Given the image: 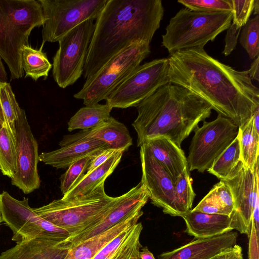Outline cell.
Returning a JSON list of instances; mask_svg holds the SVG:
<instances>
[{
    "instance_id": "obj_1",
    "label": "cell",
    "mask_w": 259,
    "mask_h": 259,
    "mask_svg": "<svg viewBox=\"0 0 259 259\" xmlns=\"http://www.w3.org/2000/svg\"><path fill=\"white\" fill-rule=\"evenodd\" d=\"M168 82L182 87L208 102L239 127L259 108V90L247 70L237 71L194 48L170 54Z\"/></svg>"
},
{
    "instance_id": "obj_2",
    "label": "cell",
    "mask_w": 259,
    "mask_h": 259,
    "mask_svg": "<svg viewBox=\"0 0 259 259\" xmlns=\"http://www.w3.org/2000/svg\"><path fill=\"white\" fill-rule=\"evenodd\" d=\"M164 14L161 0H107L97 16L83 69L88 79L135 41L150 44Z\"/></svg>"
},
{
    "instance_id": "obj_3",
    "label": "cell",
    "mask_w": 259,
    "mask_h": 259,
    "mask_svg": "<svg viewBox=\"0 0 259 259\" xmlns=\"http://www.w3.org/2000/svg\"><path fill=\"white\" fill-rule=\"evenodd\" d=\"M132 123L137 146L158 137L166 138L181 148L182 142L208 118L213 109L206 101L179 85L168 82L136 107Z\"/></svg>"
},
{
    "instance_id": "obj_4",
    "label": "cell",
    "mask_w": 259,
    "mask_h": 259,
    "mask_svg": "<svg viewBox=\"0 0 259 259\" xmlns=\"http://www.w3.org/2000/svg\"><path fill=\"white\" fill-rule=\"evenodd\" d=\"M45 18L38 0H0V56L9 69L11 78L23 77L21 57L23 47Z\"/></svg>"
},
{
    "instance_id": "obj_5",
    "label": "cell",
    "mask_w": 259,
    "mask_h": 259,
    "mask_svg": "<svg viewBox=\"0 0 259 259\" xmlns=\"http://www.w3.org/2000/svg\"><path fill=\"white\" fill-rule=\"evenodd\" d=\"M118 197L108 195L102 184L88 194L54 200L33 209L41 218L71 236L97 224Z\"/></svg>"
},
{
    "instance_id": "obj_6",
    "label": "cell",
    "mask_w": 259,
    "mask_h": 259,
    "mask_svg": "<svg viewBox=\"0 0 259 259\" xmlns=\"http://www.w3.org/2000/svg\"><path fill=\"white\" fill-rule=\"evenodd\" d=\"M232 20V12L181 9L169 20L162 35V46L170 54L194 48H204L208 41L228 28Z\"/></svg>"
},
{
    "instance_id": "obj_7",
    "label": "cell",
    "mask_w": 259,
    "mask_h": 259,
    "mask_svg": "<svg viewBox=\"0 0 259 259\" xmlns=\"http://www.w3.org/2000/svg\"><path fill=\"white\" fill-rule=\"evenodd\" d=\"M150 53V44L137 40L107 62L91 78L87 79L73 97L85 106L105 100L114 89Z\"/></svg>"
},
{
    "instance_id": "obj_8",
    "label": "cell",
    "mask_w": 259,
    "mask_h": 259,
    "mask_svg": "<svg viewBox=\"0 0 259 259\" xmlns=\"http://www.w3.org/2000/svg\"><path fill=\"white\" fill-rule=\"evenodd\" d=\"M45 18L41 45L58 41L75 27L96 19L107 0H38Z\"/></svg>"
},
{
    "instance_id": "obj_9",
    "label": "cell",
    "mask_w": 259,
    "mask_h": 259,
    "mask_svg": "<svg viewBox=\"0 0 259 259\" xmlns=\"http://www.w3.org/2000/svg\"><path fill=\"white\" fill-rule=\"evenodd\" d=\"M94 28V20H87L58 41L59 48L53 57L52 73L60 88L73 84L83 74Z\"/></svg>"
},
{
    "instance_id": "obj_10",
    "label": "cell",
    "mask_w": 259,
    "mask_h": 259,
    "mask_svg": "<svg viewBox=\"0 0 259 259\" xmlns=\"http://www.w3.org/2000/svg\"><path fill=\"white\" fill-rule=\"evenodd\" d=\"M167 58L140 65L107 96L106 104L113 108L136 107L160 87L168 83Z\"/></svg>"
},
{
    "instance_id": "obj_11",
    "label": "cell",
    "mask_w": 259,
    "mask_h": 259,
    "mask_svg": "<svg viewBox=\"0 0 259 259\" xmlns=\"http://www.w3.org/2000/svg\"><path fill=\"white\" fill-rule=\"evenodd\" d=\"M187 158L189 170H208L238 135V127L230 119L219 114L210 122L204 121L195 130Z\"/></svg>"
},
{
    "instance_id": "obj_12",
    "label": "cell",
    "mask_w": 259,
    "mask_h": 259,
    "mask_svg": "<svg viewBox=\"0 0 259 259\" xmlns=\"http://www.w3.org/2000/svg\"><path fill=\"white\" fill-rule=\"evenodd\" d=\"M0 211L3 222L13 233L12 240L16 242L46 234L69 236L67 231L37 214L25 197L19 200L3 191L0 194Z\"/></svg>"
},
{
    "instance_id": "obj_13",
    "label": "cell",
    "mask_w": 259,
    "mask_h": 259,
    "mask_svg": "<svg viewBox=\"0 0 259 259\" xmlns=\"http://www.w3.org/2000/svg\"><path fill=\"white\" fill-rule=\"evenodd\" d=\"M258 161L252 170L240 161L229 178L223 180L232 193L234 208L230 215L231 227L248 236L252 215L258 197Z\"/></svg>"
},
{
    "instance_id": "obj_14",
    "label": "cell",
    "mask_w": 259,
    "mask_h": 259,
    "mask_svg": "<svg viewBox=\"0 0 259 259\" xmlns=\"http://www.w3.org/2000/svg\"><path fill=\"white\" fill-rule=\"evenodd\" d=\"M15 136L17 168L11 179V183L27 194L40 187V180L37 169L39 159L37 142L22 109L15 122Z\"/></svg>"
},
{
    "instance_id": "obj_15",
    "label": "cell",
    "mask_w": 259,
    "mask_h": 259,
    "mask_svg": "<svg viewBox=\"0 0 259 259\" xmlns=\"http://www.w3.org/2000/svg\"><path fill=\"white\" fill-rule=\"evenodd\" d=\"M149 199L144 185L140 182L127 192L119 196L102 219L94 226L68 236L63 242L69 248L100 234L117 224L131 213L142 209Z\"/></svg>"
},
{
    "instance_id": "obj_16",
    "label": "cell",
    "mask_w": 259,
    "mask_h": 259,
    "mask_svg": "<svg viewBox=\"0 0 259 259\" xmlns=\"http://www.w3.org/2000/svg\"><path fill=\"white\" fill-rule=\"evenodd\" d=\"M142 176L141 182L145 187L149 198L164 213L176 217L174 206L175 185L169 174L145 148L140 146Z\"/></svg>"
},
{
    "instance_id": "obj_17",
    "label": "cell",
    "mask_w": 259,
    "mask_h": 259,
    "mask_svg": "<svg viewBox=\"0 0 259 259\" xmlns=\"http://www.w3.org/2000/svg\"><path fill=\"white\" fill-rule=\"evenodd\" d=\"M67 237L46 234L17 242L14 247L0 254V259H64L69 248L63 242Z\"/></svg>"
},
{
    "instance_id": "obj_18",
    "label": "cell",
    "mask_w": 259,
    "mask_h": 259,
    "mask_svg": "<svg viewBox=\"0 0 259 259\" xmlns=\"http://www.w3.org/2000/svg\"><path fill=\"white\" fill-rule=\"evenodd\" d=\"M238 234L230 231L205 238H195L172 250L164 252L158 259H210L236 244Z\"/></svg>"
},
{
    "instance_id": "obj_19",
    "label": "cell",
    "mask_w": 259,
    "mask_h": 259,
    "mask_svg": "<svg viewBox=\"0 0 259 259\" xmlns=\"http://www.w3.org/2000/svg\"><path fill=\"white\" fill-rule=\"evenodd\" d=\"M96 139L107 144L109 148L126 151L133 144L128 130L122 123L110 116L99 125L63 136L59 143L60 147L82 140Z\"/></svg>"
},
{
    "instance_id": "obj_20",
    "label": "cell",
    "mask_w": 259,
    "mask_h": 259,
    "mask_svg": "<svg viewBox=\"0 0 259 259\" xmlns=\"http://www.w3.org/2000/svg\"><path fill=\"white\" fill-rule=\"evenodd\" d=\"M143 214L142 209L136 211L106 231L70 247L64 259H92L123 230L137 224Z\"/></svg>"
},
{
    "instance_id": "obj_21",
    "label": "cell",
    "mask_w": 259,
    "mask_h": 259,
    "mask_svg": "<svg viewBox=\"0 0 259 259\" xmlns=\"http://www.w3.org/2000/svg\"><path fill=\"white\" fill-rule=\"evenodd\" d=\"M109 148L100 140L90 139L79 141L59 149L39 155V161L56 168L68 167L75 161L85 157H93L102 150Z\"/></svg>"
},
{
    "instance_id": "obj_22",
    "label": "cell",
    "mask_w": 259,
    "mask_h": 259,
    "mask_svg": "<svg viewBox=\"0 0 259 259\" xmlns=\"http://www.w3.org/2000/svg\"><path fill=\"white\" fill-rule=\"evenodd\" d=\"M142 145L163 166L176 184L179 177L188 167L182 149L164 137L148 140Z\"/></svg>"
},
{
    "instance_id": "obj_23",
    "label": "cell",
    "mask_w": 259,
    "mask_h": 259,
    "mask_svg": "<svg viewBox=\"0 0 259 259\" xmlns=\"http://www.w3.org/2000/svg\"><path fill=\"white\" fill-rule=\"evenodd\" d=\"M142 224L137 223L123 230L105 245L92 259H140V241Z\"/></svg>"
},
{
    "instance_id": "obj_24",
    "label": "cell",
    "mask_w": 259,
    "mask_h": 259,
    "mask_svg": "<svg viewBox=\"0 0 259 259\" xmlns=\"http://www.w3.org/2000/svg\"><path fill=\"white\" fill-rule=\"evenodd\" d=\"M181 217L186 223L185 232L195 238L211 237L233 230L229 215L209 214L191 209Z\"/></svg>"
},
{
    "instance_id": "obj_25",
    "label": "cell",
    "mask_w": 259,
    "mask_h": 259,
    "mask_svg": "<svg viewBox=\"0 0 259 259\" xmlns=\"http://www.w3.org/2000/svg\"><path fill=\"white\" fill-rule=\"evenodd\" d=\"M124 151L120 150L101 166L85 173L79 181L62 197L63 199L73 198L90 193L102 184L113 172L119 162Z\"/></svg>"
},
{
    "instance_id": "obj_26",
    "label": "cell",
    "mask_w": 259,
    "mask_h": 259,
    "mask_svg": "<svg viewBox=\"0 0 259 259\" xmlns=\"http://www.w3.org/2000/svg\"><path fill=\"white\" fill-rule=\"evenodd\" d=\"M112 108L109 105L97 103L80 108L67 123V130L72 132L80 129L88 130L106 121L111 116Z\"/></svg>"
},
{
    "instance_id": "obj_27",
    "label": "cell",
    "mask_w": 259,
    "mask_h": 259,
    "mask_svg": "<svg viewBox=\"0 0 259 259\" xmlns=\"http://www.w3.org/2000/svg\"><path fill=\"white\" fill-rule=\"evenodd\" d=\"M44 46L38 50L29 45L24 46L22 50L21 63L25 77H30L35 81L40 77L47 78L52 67L46 54L42 52Z\"/></svg>"
},
{
    "instance_id": "obj_28",
    "label": "cell",
    "mask_w": 259,
    "mask_h": 259,
    "mask_svg": "<svg viewBox=\"0 0 259 259\" xmlns=\"http://www.w3.org/2000/svg\"><path fill=\"white\" fill-rule=\"evenodd\" d=\"M237 136L240 147V160L244 166L253 170L259 154V134L255 130L252 117L238 128Z\"/></svg>"
},
{
    "instance_id": "obj_29",
    "label": "cell",
    "mask_w": 259,
    "mask_h": 259,
    "mask_svg": "<svg viewBox=\"0 0 259 259\" xmlns=\"http://www.w3.org/2000/svg\"><path fill=\"white\" fill-rule=\"evenodd\" d=\"M17 168L15 133L7 123L0 131V170L12 179Z\"/></svg>"
},
{
    "instance_id": "obj_30",
    "label": "cell",
    "mask_w": 259,
    "mask_h": 259,
    "mask_svg": "<svg viewBox=\"0 0 259 259\" xmlns=\"http://www.w3.org/2000/svg\"><path fill=\"white\" fill-rule=\"evenodd\" d=\"M240 161V143L237 136L207 171L220 180H225Z\"/></svg>"
},
{
    "instance_id": "obj_31",
    "label": "cell",
    "mask_w": 259,
    "mask_h": 259,
    "mask_svg": "<svg viewBox=\"0 0 259 259\" xmlns=\"http://www.w3.org/2000/svg\"><path fill=\"white\" fill-rule=\"evenodd\" d=\"M188 168L180 175L175 185L174 206L179 217L191 210L195 196Z\"/></svg>"
},
{
    "instance_id": "obj_32",
    "label": "cell",
    "mask_w": 259,
    "mask_h": 259,
    "mask_svg": "<svg viewBox=\"0 0 259 259\" xmlns=\"http://www.w3.org/2000/svg\"><path fill=\"white\" fill-rule=\"evenodd\" d=\"M239 42L245 50L249 58L254 59L259 56V16L249 19L242 27Z\"/></svg>"
},
{
    "instance_id": "obj_33",
    "label": "cell",
    "mask_w": 259,
    "mask_h": 259,
    "mask_svg": "<svg viewBox=\"0 0 259 259\" xmlns=\"http://www.w3.org/2000/svg\"><path fill=\"white\" fill-rule=\"evenodd\" d=\"M0 103L7 124L15 133V122L21 113L20 107L11 86L8 82L0 83Z\"/></svg>"
},
{
    "instance_id": "obj_34",
    "label": "cell",
    "mask_w": 259,
    "mask_h": 259,
    "mask_svg": "<svg viewBox=\"0 0 259 259\" xmlns=\"http://www.w3.org/2000/svg\"><path fill=\"white\" fill-rule=\"evenodd\" d=\"M92 157H85L75 161L61 175L60 187L63 195L71 189L86 173Z\"/></svg>"
},
{
    "instance_id": "obj_35",
    "label": "cell",
    "mask_w": 259,
    "mask_h": 259,
    "mask_svg": "<svg viewBox=\"0 0 259 259\" xmlns=\"http://www.w3.org/2000/svg\"><path fill=\"white\" fill-rule=\"evenodd\" d=\"M189 9L208 13L232 12L230 0H178Z\"/></svg>"
},
{
    "instance_id": "obj_36",
    "label": "cell",
    "mask_w": 259,
    "mask_h": 259,
    "mask_svg": "<svg viewBox=\"0 0 259 259\" xmlns=\"http://www.w3.org/2000/svg\"><path fill=\"white\" fill-rule=\"evenodd\" d=\"M232 20L237 27L242 28L248 21L254 10L255 0H230Z\"/></svg>"
},
{
    "instance_id": "obj_37",
    "label": "cell",
    "mask_w": 259,
    "mask_h": 259,
    "mask_svg": "<svg viewBox=\"0 0 259 259\" xmlns=\"http://www.w3.org/2000/svg\"><path fill=\"white\" fill-rule=\"evenodd\" d=\"M209 192L225 210L227 215L230 216L234 208V203L229 186L223 180H220Z\"/></svg>"
},
{
    "instance_id": "obj_38",
    "label": "cell",
    "mask_w": 259,
    "mask_h": 259,
    "mask_svg": "<svg viewBox=\"0 0 259 259\" xmlns=\"http://www.w3.org/2000/svg\"><path fill=\"white\" fill-rule=\"evenodd\" d=\"M192 210L209 214L227 215L225 210L210 192Z\"/></svg>"
},
{
    "instance_id": "obj_39",
    "label": "cell",
    "mask_w": 259,
    "mask_h": 259,
    "mask_svg": "<svg viewBox=\"0 0 259 259\" xmlns=\"http://www.w3.org/2000/svg\"><path fill=\"white\" fill-rule=\"evenodd\" d=\"M242 28L237 27L233 23L227 29L225 38V47L222 53L228 56L235 49Z\"/></svg>"
},
{
    "instance_id": "obj_40",
    "label": "cell",
    "mask_w": 259,
    "mask_h": 259,
    "mask_svg": "<svg viewBox=\"0 0 259 259\" xmlns=\"http://www.w3.org/2000/svg\"><path fill=\"white\" fill-rule=\"evenodd\" d=\"M121 150L107 148L101 150L92 157L86 173H88L106 162L116 153ZM123 151V150H122Z\"/></svg>"
},
{
    "instance_id": "obj_41",
    "label": "cell",
    "mask_w": 259,
    "mask_h": 259,
    "mask_svg": "<svg viewBox=\"0 0 259 259\" xmlns=\"http://www.w3.org/2000/svg\"><path fill=\"white\" fill-rule=\"evenodd\" d=\"M249 259H259L258 256V234L257 233L252 221L249 236Z\"/></svg>"
},
{
    "instance_id": "obj_42",
    "label": "cell",
    "mask_w": 259,
    "mask_h": 259,
    "mask_svg": "<svg viewBox=\"0 0 259 259\" xmlns=\"http://www.w3.org/2000/svg\"><path fill=\"white\" fill-rule=\"evenodd\" d=\"M210 259H243L242 248L235 244Z\"/></svg>"
},
{
    "instance_id": "obj_43",
    "label": "cell",
    "mask_w": 259,
    "mask_h": 259,
    "mask_svg": "<svg viewBox=\"0 0 259 259\" xmlns=\"http://www.w3.org/2000/svg\"><path fill=\"white\" fill-rule=\"evenodd\" d=\"M259 56L254 59L249 69L247 70L249 76L252 79L259 81Z\"/></svg>"
},
{
    "instance_id": "obj_44",
    "label": "cell",
    "mask_w": 259,
    "mask_h": 259,
    "mask_svg": "<svg viewBox=\"0 0 259 259\" xmlns=\"http://www.w3.org/2000/svg\"><path fill=\"white\" fill-rule=\"evenodd\" d=\"M252 221L254 225L257 233L259 234V200L255 204L252 215Z\"/></svg>"
},
{
    "instance_id": "obj_45",
    "label": "cell",
    "mask_w": 259,
    "mask_h": 259,
    "mask_svg": "<svg viewBox=\"0 0 259 259\" xmlns=\"http://www.w3.org/2000/svg\"><path fill=\"white\" fill-rule=\"evenodd\" d=\"M140 259H155L147 246L141 248V251H140Z\"/></svg>"
},
{
    "instance_id": "obj_46",
    "label": "cell",
    "mask_w": 259,
    "mask_h": 259,
    "mask_svg": "<svg viewBox=\"0 0 259 259\" xmlns=\"http://www.w3.org/2000/svg\"><path fill=\"white\" fill-rule=\"evenodd\" d=\"M8 80L7 73L2 61L0 56V83L7 82Z\"/></svg>"
},
{
    "instance_id": "obj_47",
    "label": "cell",
    "mask_w": 259,
    "mask_h": 259,
    "mask_svg": "<svg viewBox=\"0 0 259 259\" xmlns=\"http://www.w3.org/2000/svg\"><path fill=\"white\" fill-rule=\"evenodd\" d=\"M252 123L256 132L259 134V108L257 109L252 116Z\"/></svg>"
},
{
    "instance_id": "obj_48",
    "label": "cell",
    "mask_w": 259,
    "mask_h": 259,
    "mask_svg": "<svg viewBox=\"0 0 259 259\" xmlns=\"http://www.w3.org/2000/svg\"><path fill=\"white\" fill-rule=\"evenodd\" d=\"M7 123L6 117L0 103V131Z\"/></svg>"
},
{
    "instance_id": "obj_49",
    "label": "cell",
    "mask_w": 259,
    "mask_h": 259,
    "mask_svg": "<svg viewBox=\"0 0 259 259\" xmlns=\"http://www.w3.org/2000/svg\"><path fill=\"white\" fill-rule=\"evenodd\" d=\"M254 14L258 15L259 13V1L255 0L254 6Z\"/></svg>"
},
{
    "instance_id": "obj_50",
    "label": "cell",
    "mask_w": 259,
    "mask_h": 259,
    "mask_svg": "<svg viewBox=\"0 0 259 259\" xmlns=\"http://www.w3.org/2000/svg\"><path fill=\"white\" fill-rule=\"evenodd\" d=\"M2 222H3V220H2V214H1V211H0V224Z\"/></svg>"
}]
</instances>
